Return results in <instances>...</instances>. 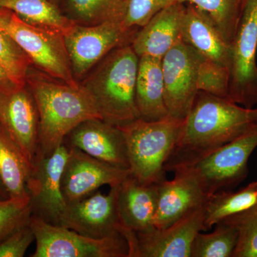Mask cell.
<instances>
[{
  "label": "cell",
  "instance_id": "6da1fadb",
  "mask_svg": "<svg viewBox=\"0 0 257 257\" xmlns=\"http://www.w3.org/2000/svg\"><path fill=\"white\" fill-rule=\"evenodd\" d=\"M256 124L257 107H244L199 91L166 162V172H174L196 162Z\"/></svg>",
  "mask_w": 257,
  "mask_h": 257
},
{
  "label": "cell",
  "instance_id": "7a4b0ae2",
  "mask_svg": "<svg viewBox=\"0 0 257 257\" xmlns=\"http://www.w3.org/2000/svg\"><path fill=\"white\" fill-rule=\"evenodd\" d=\"M26 84L38 109V150L35 162L52 155L82 121L101 119L92 96L82 84L72 87L30 67Z\"/></svg>",
  "mask_w": 257,
  "mask_h": 257
},
{
  "label": "cell",
  "instance_id": "3957f363",
  "mask_svg": "<svg viewBox=\"0 0 257 257\" xmlns=\"http://www.w3.org/2000/svg\"><path fill=\"white\" fill-rule=\"evenodd\" d=\"M139 57L131 45L111 51L81 84L92 96L101 119L122 126L139 119L135 101Z\"/></svg>",
  "mask_w": 257,
  "mask_h": 257
},
{
  "label": "cell",
  "instance_id": "277c9868",
  "mask_svg": "<svg viewBox=\"0 0 257 257\" xmlns=\"http://www.w3.org/2000/svg\"><path fill=\"white\" fill-rule=\"evenodd\" d=\"M184 120L170 116L157 121L137 119L119 126L126 141L131 175L145 184L166 179L165 165L175 148Z\"/></svg>",
  "mask_w": 257,
  "mask_h": 257
},
{
  "label": "cell",
  "instance_id": "5b68a950",
  "mask_svg": "<svg viewBox=\"0 0 257 257\" xmlns=\"http://www.w3.org/2000/svg\"><path fill=\"white\" fill-rule=\"evenodd\" d=\"M0 30L13 39L39 70L72 87L79 85L62 34L27 23L11 10L2 8Z\"/></svg>",
  "mask_w": 257,
  "mask_h": 257
},
{
  "label": "cell",
  "instance_id": "8992f818",
  "mask_svg": "<svg viewBox=\"0 0 257 257\" xmlns=\"http://www.w3.org/2000/svg\"><path fill=\"white\" fill-rule=\"evenodd\" d=\"M256 147L257 124L206 156L175 171L182 170L192 176L209 197L220 191L231 190L244 180L248 175V159Z\"/></svg>",
  "mask_w": 257,
  "mask_h": 257
},
{
  "label": "cell",
  "instance_id": "52a82bcc",
  "mask_svg": "<svg viewBox=\"0 0 257 257\" xmlns=\"http://www.w3.org/2000/svg\"><path fill=\"white\" fill-rule=\"evenodd\" d=\"M36 241L32 257H130V246L121 234L94 239L32 216Z\"/></svg>",
  "mask_w": 257,
  "mask_h": 257
},
{
  "label": "cell",
  "instance_id": "ba28073f",
  "mask_svg": "<svg viewBox=\"0 0 257 257\" xmlns=\"http://www.w3.org/2000/svg\"><path fill=\"white\" fill-rule=\"evenodd\" d=\"M139 30L140 28H126L121 22L77 23L64 37L76 80L84 78L111 51L132 45Z\"/></svg>",
  "mask_w": 257,
  "mask_h": 257
},
{
  "label": "cell",
  "instance_id": "9c48e42d",
  "mask_svg": "<svg viewBox=\"0 0 257 257\" xmlns=\"http://www.w3.org/2000/svg\"><path fill=\"white\" fill-rule=\"evenodd\" d=\"M257 0H247L231 43L227 99L246 108L257 106Z\"/></svg>",
  "mask_w": 257,
  "mask_h": 257
},
{
  "label": "cell",
  "instance_id": "30bf717a",
  "mask_svg": "<svg viewBox=\"0 0 257 257\" xmlns=\"http://www.w3.org/2000/svg\"><path fill=\"white\" fill-rule=\"evenodd\" d=\"M203 56L181 40L162 59L165 101L169 116L185 119L192 109L197 88V72Z\"/></svg>",
  "mask_w": 257,
  "mask_h": 257
},
{
  "label": "cell",
  "instance_id": "8fae6325",
  "mask_svg": "<svg viewBox=\"0 0 257 257\" xmlns=\"http://www.w3.org/2000/svg\"><path fill=\"white\" fill-rule=\"evenodd\" d=\"M69 153L63 144L50 156L37 160L27 184L32 216L54 225H60L67 207L61 179Z\"/></svg>",
  "mask_w": 257,
  "mask_h": 257
},
{
  "label": "cell",
  "instance_id": "7c38bea8",
  "mask_svg": "<svg viewBox=\"0 0 257 257\" xmlns=\"http://www.w3.org/2000/svg\"><path fill=\"white\" fill-rule=\"evenodd\" d=\"M0 125L33 166L38 150L40 119L36 101L27 84L0 89Z\"/></svg>",
  "mask_w": 257,
  "mask_h": 257
},
{
  "label": "cell",
  "instance_id": "4fadbf2b",
  "mask_svg": "<svg viewBox=\"0 0 257 257\" xmlns=\"http://www.w3.org/2000/svg\"><path fill=\"white\" fill-rule=\"evenodd\" d=\"M69 149L61 179L67 204L90 195L102 186L116 187L131 174L130 170L106 163L77 149Z\"/></svg>",
  "mask_w": 257,
  "mask_h": 257
},
{
  "label": "cell",
  "instance_id": "5bb4252c",
  "mask_svg": "<svg viewBox=\"0 0 257 257\" xmlns=\"http://www.w3.org/2000/svg\"><path fill=\"white\" fill-rule=\"evenodd\" d=\"M60 226L94 239L121 234L124 226L116 206V187L104 194L99 191L67 204Z\"/></svg>",
  "mask_w": 257,
  "mask_h": 257
},
{
  "label": "cell",
  "instance_id": "9a60e30c",
  "mask_svg": "<svg viewBox=\"0 0 257 257\" xmlns=\"http://www.w3.org/2000/svg\"><path fill=\"white\" fill-rule=\"evenodd\" d=\"M204 219V204L163 229L136 232L133 257H190L196 236L207 231Z\"/></svg>",
  "mask_w": 257,
  "mask_h": 257
},
{
  "label": "cell",
  "instance_id": "2e32d148",
  "mask_svg": "<svg viewBox=\"0 0 257 257\" xmlns=\"http://www.w3.org/2000/svg\"><path fill=\"white\" fill-rule=\"evenodd\" d=\"M63 144L106 163L130 170L122 131L119 126L103 119L82 121L67 135Z\"/></svg>",
  "mask_w": 257,
  "mask_h": 257
},
{
  "label": "cell",
  "instance_id": "e0dca14e",
  "mask_svg": "<svg viewBox=\"0 0 257 257\" xmlns=\"http://www.w3.org/2000/svg\"><path fill=\"white\" fill-rule=\"evenodd\" d=\"M172 180L158 183V199L154 226L163 229L170 226L193 209L204 205L207 199L200 186L192 176L177 170Z\"/></svg>",
  "mask_w": 257,
  "mask_h": 257
},
{
  "label": "cell",
  "instance_id": "ac0fdd59",
  "mask_svg": "<svg viewBox=\"0 0 257 257\" xmlns=\"http://www.w3.org/2000/svg\"><path fill=\"white\" fill-rule=\"evenodd\" d=\"M185 9L184 3H172L160 10L140 29L131 45L139 57L149 56L162 60L182 40L181 32Z\"/></svg>",
  "mask_w": 257,
  "mask_h": 257
},
{
  "label": "cell",
  "instance_id": "d6986e66",
  "mask_svg": "<svg viewBox=\"0 0 257 257\" xmlns=\"http://www.w3.org/2000/svg\"><path fill=\"white\" fill-rule=\"evenodd\" d=\"M158 184H145L127 176L116 186V206L121 224L137 233L155 229Z\"/></svg>",
  "mask_w": 257,
  "mask_h": 257
},
{
  "label": "cell",
  "instance_id": "ffe728a7",
  "mask_svg": "<svg viewBox=\"0 0 257 257\" xmlns=\"http://www.w3.org/2000/svg\"><path fill=\"white\" fill-rule=\"evenodd\" d=\"M181 38L200 55L230 67L231 45L224 40L210 16L192 4H185Z\"/></svg>",
  "mask_w": 257,
  "mask_h": 257
},
{
  "label": "cell",
  "instance_id": "44dd1931",
  "mask_svg": "<svg viewBox=\"0 0 257 257\" xmlns=\"http://www.w3.org/2000/svg\"><path fill=\"white\" fill-rule=\"evenodd\" d=\"M135 101L140 119L157 121L168 116L162 60L149 56L139 57Z\"/></svg>",
  "mask_w": 257,
  "mask_h": 257
},
{
  "label": "cell",
  "instance_id": "7402d4cb",
  "mask_svg": "<svg viewBox=\"0 0 257 257\" xmlns=\"http://www.w3.org/2000/svg\"><path fill=\"white\" fill-rule=\"evenodd\" d=\"M32 169L31 162L0 125V179L10 198L30 199L27 184Z\"/></svg>",
  "mask_w": 257,
  "mask_h": 257
},
{
  "label": "cell",
  "instance_id": "603a6c76",
  "mask_svg": "<svg viewBox=\"0 0 257 257\" xmlns=\"http://www.w3.org/2000/svg\"><path fill=\"white\" fill-rule=\"evenodd\" d=\"M0 8L11 10L27 23L68 35L77 25L49 0H0Z\"/></svg>",
  "mask_w": 257,
  "mask_h": 257
},
{
  "label": "cell",
  "instance_id": "cb8c5ba5",
  "mask_svg": "<svg viewBox=\"0 0 257 257\" xmlns=\"http://www.w3.org/2000/svg\"><path fill=\"white\" fill-rule=\"evenodd\" d=\"M257 204V180L237 192L220 191L211 194L204 204V224L211 229L226 218L239 214Z\"/></svg>",
  "mask_w": 257,
  "mask_h": 257
},
{
  "label": "cell",
  "instance_id": "d4e9b609",
  "mask_svg": "<svg viewBox=\"0 0 257 257\" xmlns=\"http://www.w3.org/2000/svg\"><path fill=\"white\" fill-rule=\"evenodd\" d=\"M192 4L210 16L228 43L231 45L247 0H174Z\"/></svg>",
  "mask_w": 257,
  "mask_h": 257
},
{
  "label": "cell",
  "instance_id": "484cf974",
  "mask_svg": "<svg viewBox=\"0 0 257 257\" xmlns=\"http://www.w3.org/2000/svg\"><path fill=\"white\" fill-rule=\"evenodd\" d=\"M237 240V229L221 221L215 225L212 232L198 233L190 257H232Z\"/></svg>",
  "mask_w": 257,
  "mask_h": 257
},
{
  "label": "cell",
  "instance_id": "4316f807",
  "mask_svg": "<svg viewBox=\"0 0 257 257\" xmlns=\"http://www.w3.org/2000/svg\"><path fill=\"white\" fill-rule=\"evenodd\" d=\"M125 0H68L72 20L80 25L121 22Z\"/></svg>",
  "mask_w": 257,
  "mask_h": 257
},
{
  "label": "cell",
  "instance_id": "83f0119b",
  "mask_svg": "<svg viewBox=\"0 0 257 257\" xmlns=\"http://www.w3.org/2000/svg\"><path fill=\"white\" fill-rule=\"evenodd\" d=\"M223 221L238 231L232 257H257V204Z\"/></svg>",
  "mask_w": 257,
  "mask_h": 257
},
{
  "label": "cell",
  "instance_id": "f1b7e54d",
  "mask_svg": "<svg viewBox=\"0 0 257 257\" xmlns=\"http://www.w3.org/2000/svg\"><path fill=\"white\" fill-rule=\"evenodd\" d=\"M229 82V67L203 57L198 68V90L227 99Z\"/></svg>",
  "mask_w": 257,
  "mask_h": 257
},
{
  "label": "cell",
  "instance_id": "f546056e",
  "mask_svg": "<svg viewBox=\"0 0 257 257\" xmlns=\"http://www.w3.org/2000/svg\"><path fill=\"white\" fill-rule=\"evenodd\" d=\"M0 64L17 85L26 84L31 61L13 39L0 30Z\"/></svg>",
  "mask_w": 257,
  "mask_h": 257
},
{
  "label": "cell",
  "instance_id": "4dcf8cb0",
  "mask_svg": "<svg viewBox=\"0 0 257 257\" xmlns=\"http://www.w3.org/2000/svg\"><path fill=\"white\" fill-rule=\"evenodd\" d=\"M32 216L30 199L9 198L0 201V242L30 224Z\"/></svg>",
  "mask_w": 257,
  "mask_h": 257
},
{
  "label": "cell",
  "instance_id": "1f68e13d",
  "mask_svg": "<svg viewBox=\"0 0 257 257\" xmlns=\"http://www.w3.org/2000/svg\"><path fill=\"white\" fill-rule=\"evenodd\" d=\"M174 0H125L121 23L128 28H142Z\"/></svg>",
  "mask_w": 257,
  "mask_h": 257
},
{
  "label": "cell",
  "instance_id": "d6a6232c",
  "mask_svg": "<svg viewBox=\"0 0 257 257\" xmlns=\"http://www.w3.org/2000/svg\"><path fill=\"white\" fill-rule=\"evenodd\" d=\"M34 241L30 224L25 225L0 242V257H23Z\"/></svg>",
  "mask_w": 257,
  "mask_h": 257
},
{
  "label": "cell",
  "instance_id": "836d02e7",
  "mask_svg": "<svg viewBox=\"0 0 257 257\" xmlns=\"http://www.w3.org/2000/svg\"><path fill=\"white\" fill-rule=\"evenodd\" d=\"M15 84H15L10 78L6 69L0 64V89L12 87Z\"/></svg>",
  "mask_w": 257,
  "mask_h": 257
},
{
  "label": "cell",
  "instance_id": "e575fe53",
  "mask_svg": "<svg viewBox=\"0 0 257 257\" xmlns=\"http://www.w3.org/2000/svg\"><path fill=\"white\" fill-rule=\"evenodd\" d=\"M9 194L7 192L4 184H3L1 179H0V201L6 200V199H9Z\"/></svg>",
  "mask_w": 257,
  "mask_h": 257
}]
</instances>
